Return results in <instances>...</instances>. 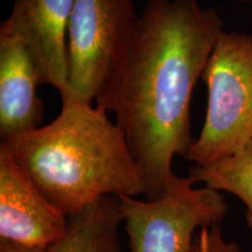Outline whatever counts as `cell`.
Segmentation results:
<instances>
[{"instance_id": "6da1fadb", "label": "cell", "mask_w": 252, "mask_h": 252, "mask_svg": "<svg viewBox=\"0 0 252 252\" xmlns=\"http://www.w3.org/2000/svg\"><path fill=\"white\" fill-rule=\"evenodd\" d=\"M224 23L197 0H149L97 106L112 112L127 141L146 200L179 179L175 156L190 150V102Z\"/></svg>"}, {"instance_id": "7a4b0ae2", "label": "cell", "mask_w": 252, "mask_h": 252, "mask_svg": "<svg viewBox=\"0 0 252 252\" xmlns=\"http://www.w3.org/2000/svg\"><path fill=\"white\" fill-rule=\"evenodd\" d=\"M1 145L68 217L103 197L144 195L124 133L108 112L90 103L62 102L52 123Z\"/></svg>"}, {"instance_id": "3957f363", "label": "cell", "mask_w": 252, "mask_h": 252, "mask_svg": "<svg viewBox=\"0 0 252 252\" xmlns=\"http://www.w3.org/2000/svg\"><path fill=\"white\" fill-rule=\"evenodd\" d=\"M206 119L186 159L208 166L252 143V34L223 32L204 68Z\"/></svg>"}, {"instance_id": "277c9868", "label": "cell", "mask_w": 252, "mask_h": 252, "mask_svg": "<svg viewBox=\"0 0 252 252\" xmlns=\"http://www.w3.org/2000/svg\"><path fill=\"white\" fill-rule=\"evenodd\" d=\"M194 185L179 176L157 200L118 196L130 252H190L200 230L220 226L229 209L224 196Z\"/></svg>"}, {"instance_id": "5b68a950", "label": "cell", "mask_w": 252, "mask_h": 252, "mask_svg": "<svg viewBox=\"0 0 252 252\" xmlns=\"http://www.w3.org/2000/svg\"><path fill=\"white\" fill-rule=\"evenodd\" d=\"M138 17L133 0H75L68 26V94L93 103L124 55Z\"/></svg>"}, {"instance_id": "8992f818", "label": "cell", "mask_w": 252, "mask_h": 252, "mask_svg": "<svg viewBox=\"0 0 252 252\" xmlns=\"http://www.w3.org/2000/svg\"><path fill=\"white\" fill-rule=\"evenodd\" d=\"M75 0H13L0 30L20 41L30 54L41 84L68 94V26Z\"/></svg>"}, {"instance_id": "52a82bcc", "label": "cell", "mask_w": 252, "mask_h": 252, "mask_svg": "<svg viewBox=\"0 0 252 252\" xmlns=\"http://www.w3.org/2000/svg\"><path fill=\"white\" fill-rule=\"evenodd\" d=\"M68 222L0 145V239L48 249L65 235Z\"/></svg>"}, {"instance_id": "ba28073f", "label": "cell", "mask_w": 252, "mask_h": 252, "mask_svg": "<svg viewBox=\"0 0 252 252\" xmlns=\"http://www.w3.org/2000/svg\"><path fill=\"white\" fill-rule=\"evenodd\" d=\"M39 74L17 37L0 30V138L6 141L41 127L45 105Z\"/></svg>"}, {"instance_id": "9c48e42d", "label": "cell", "mask_w": 252, "mask_h": 252, "mask_svg": "<svg viewBox=\"0 0 252 252\" xmlns=\"http://www.w3.org/2000/svg\"><path fill=\"white\" fill-rule=\"evenodd\" d=\"M122 224L119 197H103L69 217L65 235L47 252H124Z\"/></svg>"}, {"instance_id": "30bf717a", "label": "cell", "mask_w": 252, "mask_h": 252, "mask_svg": "<svg viewBox=\"0 0 252 252\" xmlns=\"http://www.w3.org/2000/svg\"><path fill=\"white\" fill-rule=\"evenodd\" d=\"M189 178L217 191H228L244 203L245 220L252 236V143L231 157L208 166H193Z\"/></svg>"}, {"instance_id": "8fae6325", "label": "cell", "mask_w": 252, "mask_h": 252, "mask_svg": "<svg viewBox=\"0 0 252 252\" xmlns=\"http://www.w3.org/2000/svg\"><path fill=\"white\" fill-rule=\"evenodd\" d=\"M190 252H242V250L237 242L225 239L220 226H213L198 231Z\"/></svg>"}, {"instance_id": "7c38bea8", "label": "cell", "mask_w": 252, "mask_h": 252, "mask_svg": "<svg viewBox=\"0 0 252 252\" xmlns=\"http://www.w3.org/2000/svg\"><path fill=\"white\" fill-rule=\"evenodd\" d=\"M47 250L48 249L31 247V245L17 243V242L0 239V252H47Z\"/></svg>"}, {"instance_id": "4fadbf2b", "label": "cell", "mask_w": 252, "mask_h": 252, "mask_svg": "<svg viewBox=\"0 0 252 252\" xmlns=\"http://www.w3.org/2000/svg\"><path fill=\"white\" fill-rule=\"evenodd\" d=\"M238 2H243V4H250L252 5V0H236Z\"/></svg>"}]
</instances>
